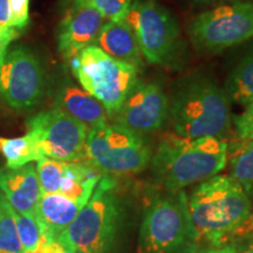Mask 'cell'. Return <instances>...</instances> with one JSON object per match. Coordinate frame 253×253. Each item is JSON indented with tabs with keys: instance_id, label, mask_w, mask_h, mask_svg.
Listing matches in <instances>:
<instances>
[{
	"instance_id": "obj_1",
	"label": "cell",
	"mask_w": 253,
	"mask_h": 253,
	"mask_svg": "<svg viewBox=\"0 0 253 253\" xmlns=\"http://www.w3.org/2000/svg\"><path fill=\"white\" fill-rule=\"evenodd\" d=\"M190 221L201 248H220L243 230L251 216V199L231 176L205 179L186 196Z\"/></svg>"
},
{
	"instance_id": "obj_2",
	"label": "cell",
	"mask_w": 253,
	"mask_h": 253,
	"mask_svg": "<svg viewBox=\"0 0 253 253\" xmlns=\"http://www.w3.org/2000/svg\"><path fill=\"white\" fill-rule=\"evenodd\" d=\"M227 142L217 137H161L151 155L154 182L167 191H178L220 172L227 162Z\"/></svg>"
},
{
	"instance_id": "obj_3",
	"label": "cell",
	"mask_w": 253,
	"mask_h": 253,
	"mask_svg": "<svg viewBox=\"0 0 253 253\" xmlns=\"http://www.w3.org/2000/svg\"><path fill=\"white\" fill-rule=\"evenodd\" d=\"M231 101L212 78L191 74L173 91L169 115L177 135L225 140L231 131Z\"/></svg>"
},
{
	"instance_id": "obj_4",
	"label": "cell",
	"mask_w": 253,
	"mask_h": 253,
	"mask_svg": "<svg viewBox=\"0 0 253 253\" xmlns=\"http://www.w3.org/2000/svg\"><path fill=\"white\" fill-rule=\"evenodd\" d=\"M113 176L104 175L87 204L58 237L77 253H109L123 220V203Z\"/></svg>"
},
{
	"instance_id": "obj_5",
	"label": "cell",
	"mask_w": 253,
	"mask_h": 253,
	"mask_svg": "<svg viewBox=\"0 0 253 253\" xmlns=\"http://www.w3.org/2000/svg\"><path fill=\"white\" fill-rule=\"evenodd\" d=\"M182 190L158 196L145 208L136 253H199Z\"/></svg>"
},
{
	"instance_id": "obj_6",
	"label": "cell",
	"mask_w": 253,
	"mask_h": 253,
	"mask_svg": "<svg viewBox=\"0 0 253 253\" xmlns=\"http://www.w3.org/2000/svg\"><path fill=\"white\" fill-rule=\"evenodd\" d=\"M75 79L87 93L94 96L113 118L137 81L141 69L89 46L69 60Z\"/></svg>"
},
{
	"instance_id": "obj_7",
	"label": "cell",
	"mask_w": 253,
	"mask_h": 253,
	"mask_svg": "<svg viewBox=\"0 0 253 253\" xmlns=\"http://www.w3.org/2000/svg\"><path fill=\"white\" fill-rule=\"evenodd\" d=\"M86 157L106 175H135L150 163L151 150L141 134L107 122L88 130Z\"/></svg>"
},
{
	"instance_id": "obj_8",
	"label": "cell",
	"mask_w": 253,
	"mask_h": 253,
	"mask_svg": "<svg viewBox=\"0 0 253 253\" xmlns=\"http://www.w3.org/2000/svg\"><path fill=\"white\" fill-rule=\"evenodd\" d=\"M126 21L134 31L143 58L151 65L170 66L181 52L178 25L155 0H132Z\"/></svg>"
},
{
	"instance_id": "obj_9",
	"label": "cell",
	"mask_w": 253,
	"mask_h": 253,
	"mask_svg": "<svg viewBox=\"0 0 253 253\" xmlns=\"http://www.w3.org/2000/svg\"><path fill=\"white\" fill-rule=\"evenodd\" d=\"M198 52L219 53L253 38V2L235 1L196 15L188 27Z\"/></svg>"
},
{
	"instance_id": "obj_10",
	"label": "cell",
	"mask_w": 253,
	"mask_h": 253,
	"mask_svg": "<svg viewBox=\"0 0 253 253\" xmlns=\"http://www.w3.org/2000/svg\"><path fill=\"white\" fill-rule=\"evenodd\" d=\"M89 128L58 107L27 120V132L33 136L41 154L62 162L87 160L86 141Z\"/></svg>"
},
{
	"instance_id": "obj_11",
	"label": "cell",
	"mask_w": 253,
	"mask_h": 253,
	"mask_svg": "<svg viewBox=\"0 0 253 253\" xmlns=\"http://www.w3.org/2000/svg\"><path fill=\"white\" fill-rule=\"evenodd\" d=\"M46 72L39 56L26 46L7 50L0 65V96L14 109H31L43 97Z\"/></svg>"
},
{
	"instance_id": "obj_12",
	"label": "cell",
	"mask_w": 253,
	"mask_h": 253,
	"mask_svg": "<svg viewBox=\"0 0 253 253\" xmlns=\"http://www.w3.org/2000/svg\"><path fill=\"white\" fill-rule=\"evenodd\" d=\"M169 116V100L157 82L138 80L114 121L137 134H149L161 129Z\"/></svg>"
},
{
	"instance_id": "obj_13",
	"label": "cell",
	"mask_w": 253,
	"mask_h": 253,
	"mask_svg": "<svg viewBox=\"0 0 253 253\" xmlns=\"http://www.w3.org/2000/svg\"><path fill=\"white\" fill-rule=\"evenodd\" d=\"M69 4L56 36L58 52L67 61L87 47L94 46L106 23L103 15L90 6L77 1Z\"/></svg>"
},
{
	"instance_id": "obj_14",
	"label": "cell",
	"mask_w": 253,
	"mask_h": 253,
	"mask_svg": "<svg viewBox=\"0 0 253 253\" xmlns=\"http://www.w3.org/2000/svg\"><path fill=\"white\" fill-rule=\"evenodd\" d=\"M0 191L14 211L36 216L42 191L33 164L28 163L18 169L0 168Z\"/></svg>"
},
{
	"instance_id": "obj_15",
	"label": "cell",
	"mask_w": 253,
	"mask_h": 253,
	"mask_svg": "<svg viewBox=\"0 0 253 253\" xmlns=\"http://www.w3.org/2000/svg\"><path fill=\"white\" fill-rule=\"evenodd\" d=\"M55 103L58 108L84 123L88 128L108 122V114L102 104L69 78H65L59 84Z\"/></svg>"
},
{
	"instance_id": "obj_16",
	"label": "cell",
	"mask_w": 253,
	"mask_h": 253,
	"mask_svg": "<svg viewBox=\"0 0 253 253\" xmlns=\"http://www.w3.org/2000/svg\"><path fill=\"white\" fill-rule=\"evenodd\" d=\"M78 202L60 194H42L36 210V219L45 242L56 240L71 225L81 209Z\"/></svg>"
},
{
	"instance_id": "obj_17",
	"label": "cell",
	"mask_w": 253,
	"mask_h": 253,
	"mask_svg": "<svg viewBox=\"0 0 253 253\" xmlns=\"http://www.w3.org/2000/svg\"><path fill=\"white\" fill-rule=\"evenodd\" d=\"M95 46L113 58L135 66L143 67V54L136 36L126 20L106 21L97 37Z\"/></svg>"
},
{
	"instance_id": "obj_18",
	"label": "cell",
	"mask_w": 253,
	"mask_h": 253,
	"mask_svg": "<svg viewBox=\"0 0 253 253\" xmlns=\"http://www.w3.org/2000/svg\"><path fill=\"white\" fill-rule=\"evenodd\" d=\"M103 175L99 168L88 160L65 162L58 194L84 207Z\"/></svg>"
},
{
	"instance_id": "obj_19",
	"label": "cell",
	"mask_w": 253,
	"mask_h": 253,
	"mask_svg": "<svg viewBox=\"0 0 253 253\" xmlns=\"http://www.w3.org/2000/svg\"><path fill=\"white\" fill-rule=\"evenodd\" d=\"M224 90L231 102L246 106L253 100V45L231 71Z\"/></svg>"
},
{
	"instance_id": "obj_20",
	"label": "cell",
	"mask_w": 253,
	"mask_h": 253,
	"mask_svg": "<svg viewBox=\"0 0 253 253\" xmlns=\"http://www.w3.org/2000/svg\"><path fill=\"white\" fill-rule=\"evenodd\" d=\"M227 158L230 176L253 198V141L238 140L232 147H227Z\"/></svg>"
},
{
	"instance_id": "obj_21",
	"label": "cell",
	"mask_w": 253,
	"mask_h": 253,
	"mask_svg": "<svg viewBox=\"0 0 253 253\" xmlns=\"http://www.w3.org/2000/svg\"><path fill=\"white\" fill-rule=\"evenodd\" d=\"M0 154L4 156L6 167L9 169H18L43 157L36 140L28 132L21 137H0Z\"/></svg>"
},
{
	"instance_id": "obj_22",
	"label": "cell",
	"mask_w": 253,
	"mask_h": 253,
	"mask_svg": "<svg viewBox=\"0 0 253 253\" xmlns=\"http://www.w3.org/2000/svg\"><path fill=\"white\" fill-rule=\"evenodd\" d=\"M0 253H23L14 210L0 191Z\"/></svg>"
},
{
	"instance_id": "obj_23",
	"label": "cell",
	"mask_w": 253,
	"mask_h": 253,
	"mask_svg": "<svg viewBox=\"0 0 253 253\" xmlns=\"http://www.w3.org/2000/svg\"><path fill=\"white\" fill-rule=\"evenodd\" d=\"M65 162L41 157L37 161V172L42 194H58L61 183Z\"/></svg>"
},
{
	"instance_id": "obj_24",
	"label": "cell",
	"mask_w": 253,
	"mask_h": 253,
	"mask_svg": "<svg viewBox=\"0 0 253 253\" xmlns=\"http://www.w3.org/2000/svg\"><path fill=\"white\" fill-rule=\"evenodd\" d=\"M15 223L19 238H20L23 253L34 252L39 249V246L45 243L41 235V230L36 217L27 216V214L19 213L14 211Z\"/></svg>"
},
{
	"instance_id": "obj_25",
	"label": "cell",
	"mask_w": 253,
	"mask_h": 253,
	"mask_svg": "<svg viewBox=\"0 0 253 253\" xmlns=\"http://www.w3.org/2000/svg\"><path fill=\"white\" fill-rule=\"evenodd\" d=\"M86 4L99 11L108 21L126 20L132 0H68Z\"/></svg>"
},
{
	"instance_id": "obj_26",
	"label": "cell",
	"mask_w": 253,
	"mask_h": 253,
	"mask_svg": "<svg viewBox=\"0 0 253 253\" xmlns=\"http://www.w3.org/2000/svg\"><path fill=\"white\" fill-rule=\"evenodd\" d=\"M236 126V136L242 141H253V100L246 104L240 115L232 119Z\"/></svg>"
},
{
	"instance_id": "obj_27",
	"label": "cell",
	"mask_w": 253,
	"mask_h": 253,
	"mask_svg": "<svg viewBox=\"0 0 253 253\" xmlns=\"http://www.w3.org/2000/svg\"><path fill=\"white\" fill-rule=\"evenodd\" d=\"M13 17V28L19 32L30 25V0H8Z\"/></svg>"
},
{
	"instance_id": "obj_28",
	"label": "cell",
	"mask_w": 253,
	"mask_h": 253,
	"mask_svg": "<svg viewBox=\"0 0 253 253\" xmlns=\"http://www.w3.org/2000/svg\"><path fill=\"white\" fill-rule=\"evenodd\" d=\"M19 37V31L13 27H0V65L4 61L8 46Z\"/></svg>"
},
{
	"instance_id": "obj_29",
	"label": "cell",
	"mask_w": 253,
	"mask_h": 253,
	"mask_svg": "<svg viewBox=\"0 0 253 253\" xmlns=\"http://www.w3.org/2000/svg\"><path fill=\"white\" fill-rule=\"evenodd\" d=\"M0 27H13V17L8 0H0Z\"/></svg>"
},
{
	"instance_id": "obj_30",
	"label": "cell",
	"mask_w": 253,
	"mask_h": 253,
	"mask_svg": "<svg viewBox=\"0 0 253 253\" xmlns=\"http://www.w3.org/2000/svg\"><path fill=\"white\" fill-rule=\"evenodd\" d=\"M235 244L237 253H253V231L240 236Z\"/></svg>"
},
{
	"instance_id": "obj_31",
	"label": "cell",
	"mask_w": 253,
	"mask_h": 253,
	"mask_svg": "<svg viewBox=\"0 0 253 253\" xmlns=\"http://www.w3.org/2000/svg\"><path fill=\"white\" fill-rule=\"evenodd\" d=\"M199 253H237L236 244L232 243V244L220 246V248H208L199 251Z\"/></svg>"
},
{
	"instance_id": "obj_32",
	"label": "cell",
	"mask_w": 253,
	"mask_h": 253,
	"mask_svg": "<svg viewBox=\"0 0 253 253\" xmlns=\"http://www.w3.org/2000/svg\"><path fill=\"white\" fill-rule=\"evenodd\" d=\"M196 2L201 4H212V2H235V1H243V0H194Z\"/></svg>"
},
{
	"instance_id": "obj_33",
	"label": "cell",
	"mask_w": 253,
	"mask_h": 253,
	"mask_svg": "<svg viewBox=\"0 0 253 253\" xmlns=\"http://www.w3.org/2000/svg\"><path fill=\"white\" fill-rule=\"evenodd\" d=\"M62 253H77V252H75L74 250H72V249L67 248V246H65V250H63Z\"/></svg>"
},
{
	"instance_id": "obj_34",
	"label": "cell",
	"mask_w": 253,
	"mask_h": 253,
	"mask_svg": "<svg viewBox=\"0 0 253 253\" xmlns=\"http://www.w3.org/2000/svg\"><path fill=\"white\" fill-rule=\"evenodd\" d=\"M251 229L253 230V217L251 218Z\"/></svg>"
}]
</instances>
